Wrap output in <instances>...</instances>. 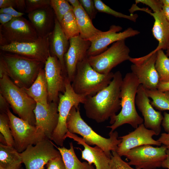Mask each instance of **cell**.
<instances>
[{"instance_id":"ac0fdd59","label":"cell","mask_w":169,"mask_h":169,"mask_svg":"<svg viewBox=\"0 0 169 169\" xmlns=\"http://www.w3.org/2000/svg\"><path fill=\"white\" fill-rule=\"evenodd\" d=\"M122 28L120 26L113 25L110 26L108 30L105 31L101 36L91 42V45L88 49V57L95 56L105 51L110 44L117 41L125 40L126 38L139 34L140 32L131 27L124 31L119 32Z\"/></svg>"},{"instance_id":"bcb514c9","label":"cell","mask_w":169,"mask_h":169,"mask_svg":"<svg viewBox=\"0 0 169 169\" xmlns=\"http://www.w3.org/2000/svg\"><path fill=\"white\" fill-rule=\"evenodd\" d=\"M157 89L163 92L169 91V81L167 82L160 81Z\"/></svg>"},{"instance_id":"f546056e","label":"cell","mask_w":169,"mask_h":169,"mask_svg":"<svg viewBox=\"0 0 169 169\" xmlns=\"http://www.w3.org/2000/svg\"><path fill=\"white\" fill-rule=\"evenodd\" d=\"M73 10L67 13L60 23L62 30L69 40L72 38L79 35L77 22Z\"/></svg>"},{"instance_id":"2e32d148","label":"cell","mask_w":169,"mask_h":169,"mask_svg":"<svg viewBox=\"0 0 169 169\" xmlns=\"http://www.w3.org/2000/svg\"><path fill=\"white\" fill-rule=\"evenodd\" d=\"M156 135L153 131L147 128L144 124L140 125L135 130L126 135L119 137L121 142L118 145L116 152L121 156H124L132 149L145 145L160 146L161 144L153 139Z\"/></svg>"},{"instance_id":"7c38bea8","label":"cell","mask_w":169,"mask_h":169,"mask_svg":"<svg viewBox=\"0 0 169 169\" xmlns=\"http://www.w3.org/2000/svg\"><path fill=\"white\" fill-rule=\"evenodd\" d=\"M51 141L46 138L36 145L28 146L20 153L26 169H44L51 159L61 155Z\"/></svg>"},{"instance_id":"9a60e30c","label":"cell","mask_w":169,"mask_h":169,"mask_svg":"<svg viewBox=\"0 0 169 169\" xmlns=\"http://www.w3.org/2000/svg\"><path fill=\"white\" fill-rule=\"evenodd\" d=\"M44 70L48 94V102L58 103L59 95L65 91V76L61 64L55 56L50 55L44 64Z\"/></svg>"},{"instance_id":"8992f818","label":"cell","mask_w":169,"mask_h":169,"mask_svg":"<svg viewBox=\"0 0 169 169\" xmlns=\"http://www.w3.org/2000/svg\"><path fill=\"white\" fill-rule=\"evenodd\" d=\"M0 92L15 113L30 125L36 126L34 110L36 102L6 74L0 79Z\"/></svg>"},{"instance_id":"4dcf8cb0","label":"cell","mask_w":169,"mask_h":169,"mask_svg":"<svg viewBox=\"0 0 169 169\" xmlns=\"http://www.w3.org/2000/svg\"><path fill=\"white\" fill-rule=\"evenodd\" d=\"M157 58L155 63V68L158 74L160 82L169 81V58L163 50L160 49L157 51Z\"/></svg>"},{"instance_id":"5b68a950","label":"cell","mask_w":169,"mask_h":169,"mask_svg":"<svg viewBox=\"0 0 169 169\" xmlns=\"http://www.w3.org/2000/svg\"><path fill=\"white\" fill-rule=\"evenodd\" d=\"M114 74L111 72L106 74L97 72L90 64L87 57L78 63L71 85L76 94L92 96L109 84Z\"/></svg>"},{"instance_id":"c3c4849f","label":"cell","mask_w":169,"mask_h":169,"mask_svg":"<svg viewBox=\"0 0 169 169\" xmlns=\"http://www.w3.org/2000/svg\"><path fill=\"white\" fill-rule=\"evenodd\" d=\"M70 4L72 6L73 9L77 8L81 5L79 0H67Z\"/></svg>"},{"instance_id":"7dc6e473","label":"cell","mask_w":169,"mask_h":169,"mask_svg":"<svg viewBox=\"0 0 169 169\" xmlns=\"http://www.w3.org/2000/svg\"><path fill=\"white\" fill-rule=\"evenodd\" d=\"M167 156L165 160L163 162L161 167L169 169V150L166 151Z\"/></svg>"},{"instance_id":"f5cc1de1","label":"cell","mask_w":169,"mask_h":169,"mask_svg":"<svg viewBox=\"0 0 169 169\" xmlns=\"http://www.w3.org/2000/svg\"><path fill=\"white\" fill-rule=\"evenodd\" d=\"M166 54L168 57L169 56V45L166 50Z\"/></svg>"},{"instance_id":"d6986e66","label":"cell","mask_w":169,"mask_h":169,"mask_svg":"<svg viewBox=\"0 0 169 169\" xmlns=\"http://www.w3.org/2000/svg\"><path fill=\"white\" fill-rule=\"evenodd\" d=\"M69 41V47L64 54V59L67 77L71 83L78 63L88 57L87 53L91 42L83 39L79 35L72 38Z\"/></svg>"},{"instance_id":"d6a6232c","label":"cell","mask_w":169,"mask_h":169,"mask_svg":"<svg viewBox=\"0 0 169 169\" xmlns=\"http://www.w3.org/2000/svg\"><path fill=\"white\" fill-rule=\"evenodd\" d=\"M95 7L98 11L111 15L115 17L123 18L136 22L138 17L136 14H131L130 15L124 14L116 11L106 5L100 0H94Z\"/></svg>"},{"instance_id":"816d5d0a","label":"cell","mask_w":169,"mask_h":169,"mask_svg":"<svg viewBox=\"0 0 169 169\" xmlns=\"http://www.w3.org/2000/svg\"><path fill=\"white\" fill-rule=\"evenodd\" d=\"M163 5L169 7V0H161Z\"/></svg>"},{"instance_id":"f907efd6","label":"cell","mask_w":169,"mask_h":169,"mask_svg":"<svg viewBox=\"0 0 169 169\" xmlns=\"http://www.w3.org/2000/svg\"><path fill=\"white\" fill-rule=\"evenodd\" d=\"M0 143L4 145H7L6 140L3 136L1 133L0 134Z\"/></svg>"},{"instance_id":"e575fe53","label":"cell","mask_w":169,"mask_h":169,"mask_svg":"<svg viewBox=\"0 0 169 169\" xmlns=\"http://www.w3.org/2000/svg\"><path fill=\"white\" fill-rule=\"evenodd\" d=\"M109 169H139L133 168L124 161L116 151H112Z\"/></svg>"},{"instance_id":"f1b7e54d","label":"cell","mask_w":169,"mask_h":169,"mask_svg":"<svg viewBox=\"0 0 169 169\" xmlns=\"http://www.w3.org/2000/svg\"><path fill=\"white\" fill-rule=\"evenodd\" d=\"M145 90L148 97L152 100L150 103L153 107L160 111L169 110V91L163 92L157 89Z\"/></svg>"},{"instance_id":"9c48e42d","label":"cell","mask_w":169,"mask_h":169,"mask_svg":"<svg viewBox=\"0 0 169 169\" xmlns=\"http://www.w3.org/2000/svg\"><path fill=\"white\" fill-rule=\"evenodd\" d=\"M130 50L126 45L125 40L117 41L101 54L88 57V61L97 72L103 74L110 73L115 67L129 60Z\"/></svg>"},{"instance_id":"44dd1931","label":"cell","mask_w":169,"mask_h":169,"mask_svg":"<svg viewBox=\"0 0 169 169\" xmlns=\"http://www.w3.org/2000/svg\"><path fill=\"white\" fill-rule=\"evenodd\" d=\"M69 138L83 146V150L79 148L81 152V158L86 160L90 164H94L95 169H109L111 156H108L100 147L95 146L94 147L88 145L82 138L74 134L68 132L65 138Z\"/></svg>"},{"instance_id":"836d02e7","label":"cell","mask_w":169,"mask_h":169,"mask_svg":"<svg viewBox=\"0 0 169 169\" xmlns=\"http://www.w3.org/2000/svg\"><path fill=\"white\" fill-rule=\"evenodd\" d=\"M0 132L4 137L7 145L14 147V139L9 125V120L7 113H0Z\"/></svg>"},{"instance_id":"ffe728a7","label":"cell","mask_w":169,"mask_h":169,"mask_svg":"<svg viewBox=\"0 0 169 169\" xmlns=\"http://www.w3.org/2000/svg\"><path fill=\"white\" fill-rule=\"evenodd\" d=\"M34 112L36 126L42 130L46 137L51 140L58 121V103L51 102L44 105L36 103Z\"/></svg>"},{"instance_id":"681fc988","label":"cell","mask_w":169,"mask_h":169,"mask_svg":"<svg viewBox=\"0 0 169 169\" xmlns=\"http://www.w3.org/2000/svg\"><path fill=\"white\" fill-rule=\"evenodd\" d=\"M162 10L166 19L169 22V7L163 5Z\"/></svg>"},{"instance_id":"f35d334b","label":"cell","mask_w":169,"mask_h":169,"mask_svg":"<svg viewBox=\"0 0 169 169\" xmlns=\"http://www.w3.org/2000/svg\"><path fill=\"white\" fill-rule=\"evenodd\" d=\"M46 169H66L61 155L49 160L46 165Z\"/></svg>"},{"instance_id":"603a6c76","label":"cell","mask_w":169,"mask_h":169,"mask_svg":"<svg viewBox=\"0 0 169 169\" xmlns=\"http://www.w3.org/2000/svg\"><path fill=\"white\" fill-rule=\"evenodd\" d=\"M69 47V41L61 27L60 23L55 17L54 26L50 36V55L56 56L61 65L64 75L67 77L64 55Z\"/></svg>"},{"instance_id":"db71d44e","label":"cell","mask_w":169,"mask_h":169,"mask_svg":"<svg viewBox=\"0 0 169 169\" xmlns=\"http://www.w3.org/2000/svg\"><path fill=\"white\" fill-rule=\"evenodd\" d=\"M20 169H23V168L21 167Z\"/></svg>"},{"instance_id":"ba28073f","label":"cell","mask_w":169,"mask_h":169,"mask_svg":"<svg viewBox=\"0 0 169 169\" xmlns=\"http://www.w3.org/2000/svg\"><path fill=\"white\" fill-rule=\"evenodd\" d=\"M6 113L9 120L14 147L19 153L24 151L28 146L35 145L47 138L42 130L16 116L9 109Z\"/></svg>"},{"instance_id":"4316f807","label":"cell","mask_w":169,"mask_h":169,"mask_svg":"<svg viewBox=\"0 0 169 169\" xmlns=\"http://www.w3.org/2000/svg\"><path fill=\"white\" fill-rule=\"evenodd\" d=\"M22 163L20 153L14 147L0 143V169H20Z\"/></svg>"},{"instance_id":"b9f144b4","label":"cell","mask_w":169,"mask_h":169,"mask_svg":"<svg viewBox=\"0 0 169 169\" xmlns=\"http://www.w3.org/2000/svg\"><path fill=\"white\" fill-rule=\"evenodd\" d=\"M9 104L3 95L0 93V110L1 113H6L9 109Z\"/></svg>"},{"instance_id":"e0dca14e","label":"cell","mask_w":169,"mask_h":169,"mask_svg":"<svg viewBox=\"0 0 169 169\" xmlns=\"http://www.w3.org/2000/svg\"><path fill=\"white\" fill-rule=\"evenodd\" d=\"M150 102L145 88L142 84H140L136 96L135 104L143 117L145 127L154 131L156 136H158L161 131L163 116L161 111L154 108Z\"/></svg>"},{"instance_id":"60d3db41","label":"cell","mask_w":169,"mask_h":169,"mask_svg":"<svg viewBox=\"0 0 169 169\" xmlns=\"http://www.w3.org/2000/svg\"><path fill=\"white\" fill-rule=\"evenodd\" d=\"M17 0H0V8L12 7L17 8Z\"/></svg>"},{"instance_id":"74e56055","label":"cell","mask_w":169,"mask_h":169,"mask_svg":"<svg viewBox=\"0 0 169 169\" xmlns=\"http://www.w3.org/2000/svg\"><path fill=\"white\" fill-rule=\"evenodd\" d=\"M141 3L149 6L154 12L162 10L163 4L161 0H136L135 4Z\"/></svg>"},{"instance_id":"5bb4252c","label":"cell","mask_w":169,"mask_h":169,"mask_svg":"<svg viewBox=\"0 0 169 169\" xmlns=\"http://www.w3.org/2000/svg\"><path fill=\"white\" fill-rule=\"evenodd\" d=\"M51 33L44 37H39L34 42L11 43L0 46V49L3 52L20 54L45 64L50 55V38Z\"/></svg>"},{"instance_id":"ee69618b","label":"cell","mask_w":169,"mask_h":169,"mask_svg":"<svg viewBox=\"0 0 169 169\" xmlns=\"http://www.w3.org/2000/svg\"><path fill=\"white\" fill-rule=\"evenodd\" d=\"M161 125L166 133L169 132V113L164 112Z\"/></svg>"},{"instance_id":"83f0119b","label":"cell","mask_w":169,"mask_h":169,"mask_svg":"<svg viewBox=\"0 0 169 169\" xmlns=\"http://www.w3.org/2000/svg\"><path fill=\"white\" fill-rule=\"evenodd\" d=\"M70 148L64 147H57L65 164L66 169H95L93 165L88 162H81L78 158L75 153L73 143H69Z\"/></svg>"},{"instance_id":"4fadbf2b","label":"cell","mask_w":169,"mask_h":169,"mask_svg":"<svg viewBox=\"0 0 169 169\" xmlns=\"http://www.w3.org/2000/svg\"><path fill=\"white\" fill-rule=\"evenodd\" d=\"M157 52L152 51L146 55L129 59L132 64L131 67L132 73L138 79L140 84L146 89H157L160 82L155 68Z\"/></svg>"},{"instance_id":"d4e9b609","label":"cell","mask_w":169,"mask_h":169,"mask_svg":"<svg viewBox=\"0 0 169 169\" xmlns=\"http://www.w3.org/2000/svg\"><path fill=\"white\" fill-rule=\"evenodd\" d=\"M73 10L77 22L79 36L82 39L91 42L104 33L105 31L96 28L93 25L92 20L81 5Z\"/></svg>"},{"instance_id":"52a82bcc","label":"cell","mask_w":169,"mask_h":169,"mask_svg":"<svg viewBox=\"0 0 169 169\" xmlns=\"http://www.w3.org/2000/svg\"><path fill=\"white\" fill-rule=\"evenodd\" d=\"M65 91L59 95L58 110L59 114L57 126L53 132L51 140L57 145L62 147L65 136L68 132L66 125L67 119L72 108L83 104L86 97L76 94L74 90L68 77L65 78Z\"/></svg>"},{"instance_id":"d590c367","label":"cell","mask_w":169,"mask_h":169,"mask_svg":"<svg viewBox=\"0 0 169 169\" xmlns=\"http://www.w3.org/2000/svg\"><path fill=\"white\" fill-rule=\"evenodd\" d=\"M25 13H29L34 11L50 6V0H26Z\"/></svg>"},{"instance_id":"8d00e7d4","label":"cell","mask_w":169,"mask_h":169,"mask_svg":"<svg viewBox=\"0 0 169 169\" xmlns=\"http://www.w3.org/2000/svg\"><path fill=\"white\" fill-rule=\"evenodd\" d=\"M83 9L91 20L94 19L97 13V10L95 6L94 0H79Z\"/></svg>"},{"instance_id":"7402d4cb","label":"cell","mask_w":169,"mask_h":169,"mask_svg":"<svg viewBox=\"0 0 169 169\" xmlns=\"http://www.w3.org/2000/svg\"><path fill=\"white\" fill-rule=\"evenodd\" d=\"M50 6L28 14L29 21L34 27L38 37L51 33L54 28L55 15Z\"/></svg>"},{"instance_id":"8fae6325","label":"cell","mask_w":169,"mask_h":169,"mask_svg":"<svg viewBox=\"0 0 169 169\" xmlns=\"http://www.w3.org/2000/svg\"><path fill=\"white\" fill-rule=\"evenodd\" d=\"M167 149L163 145L153 147L145 145L131 149L124 156L129 160L128 162L139 169H156L161 167L166 158Z\"/></svg>"},{"instance_id":"6da1fadb","label":"cell","mask_w":169,"mask_h":169,"mask_svg":"<svg viewBox=\"0 0 169 169\" xmlns=\"http://www.w3.org/2000/svg\"><path fill=\"white\" fill-rule=\"evenodd\" d=\"M123 79L120 72L116 71L107 87L95 95L86 97L83 104L88 118L101 123L116 115L121 108L120 93Z\"/></svg>"},{"instance_id":"ab89813d","label":"cell","mask_w":169,"mask_h":169,"mask_svg":"<svg viewBox=\"0 0 169 169\" xmlns=\"http://www.w3.org/2000/svg\"><path fill=\"white\" fill-rule=\"evenodd\" d=\"M4 13L9 14L14 18L22 17L24 15V13H21L16 11L12 7L6 8H0V13Z\"/></svg>"},{"instance_id":"277c9868","label":"cell","mask_w":169,"mask_h":169,"mask_svg":"<svg viewBox=\"0 0 169 169\" xmlns=\"http://www.w3.org/2000/svg\"><path fill=\"white\" fill-rule=\"evenodd\" d=\"M66 125L68 131L80 135L88 145H95L101 148L109 156H111L112 151H116L121 140L118 139V132H110V137H103L95 132L81 117L79 106H73L68 116Z\"/></svg>"},{"instance_id":"30bf717a","label":"cell","mask_w":169,"mask_h":169,"mask_svg":"<svg viewBox=\"0 0 169 169\" xmlns=\"http://www.w3.org/2000/svg\"><path fill=\"white\" fill-rule=\"evenodd\" d=\"M38 38L30 21L23 17L14 18L8 23L0 25V46L33 42Z\"/></svg>"},{"instance_id":"1f68e13d","label":"cell","mask_w":169,"mask_h":169,"mask_svg":"<svg viewBox=\"0 0 169 169\" xmlns=\"http://www.w3.org/2000/svg\"><path fill=\"white\" fill-rule=\"evenodd\" d=\"M50 6L59 23L67 13L73 9L72 6L66 0H50Z\"/></svg>"},{"instance_id":"f6af8a7d","label":"cell","mask_w":169,"mask_h":169,"mask_svg":"<svg viewBox=\"0 0 169 169\" xmlns=\"http://www.w3.org/2000/svg\"><path fill=\"white\" fill-rule=\"evenodd\" d=\"M14 17L4 13H0V23L1 25H4L11 21Z\"/></svg>"},{"instance_id":"7bdbcfd3","label":"cell","mask_w":169,"mask_h":169,"mask_svg":"<svg viewBox=\"0 0 169 169\" xmlns=\"http://www.w3.org/2000/svg\"><path fill=\"white\" fill-rule=\"evenodd\" d=\"M157 140L169 150V132L161 133Z\"/></svg>"},{"instance_id":"484cf974","label":"cell","mask_w":169,"mask_h":169,"mask_svg":"<svg viewBox=\"0 0 169 169\" xmlns=\"http://www.w3.org/2000/svg\"><path fill=\"white\" fill-rule=\"evenodd\" d=\"M36 103H48L47 84L44 69H41L33 84L28 88H22Z\"/></svg>"},{"instance_id":"7a4b0ae2","label":"cell","mask_w":169,"mask_h":169,"mask_svg":"<svg viewBox=\"0 0 169 169\" xmlns=\"http://www.w3.org/2000/svg\"><path fill=\"white\" fill-rule=\"evenodd\" d=\"M140 84L136 76L132 72L127 73L123 78L120 98L121 109L120 113L110 118L111 124L107 127L112 132L119 127L128 124L136 129L143 123L144 119L138 113L135 107V98Z\"/></svg>"},{"instance_id":"3957f363","label":"cell","mask_w":169,"mask_h":169,"mask_svg":"<svg viewBox=\"0 0 169 169\" xmlns=\"http://www.w3.org/2000/svg\"><path fill=\"white\" fill-rule=\"evenodd\" d=\"M6 74L20 88L29 87L36 79L45 64L20 54L3 52L0 59Z\"/></svg>"},{"instance_id":"cb8c5ba5","label":"cell","mask_w":169,"mask_h":169,"mask_svg":"<svg viewBox=\"0 0 169 169\" xmlns=\"http://www.w3.org/2000/svg\"><path fill=\"white\" fill-rule=\"evenodd\" d=\"M141 11L149 14L154 18V22L152 28L154 37L158 42L157 48L153 52L160 49L166 50L169 45V22L165 16L162 10L152 13L147 8H141Z\"/></svg>"}]
</instances>
